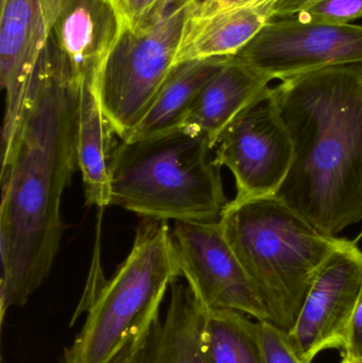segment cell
Here are the masks:
<instances>
[{
	"instance_id": "obj_23",
	"label": "cell",
	"mask_w": 362,
	"mask_h": 363,
	"mask_svg": "<svg viewBox=\"0 0 362 363\" xmlns=\"http://www.w3.org/2000/svg\"><path fill=\"white\" fill-rule=\"evenodd\" d=\"M317 1H319V0H273L272 21L290 18L306 6H310V4Z\"/></svg>"
},
{
	"instance_id": "obj_10",
	"label": "cell",
	"mask_w": 362,
	"mask_h": 363,
	"mask_svg": "<svg viewBox=\"0 0 362 363\" xmlns=\"http://www.w3.org/2000/svg\"><path fill=\"white\" fill-rule=\"evenodd\" d=\"M361 290L362 250L348 239L321 267L288 334L305 362L327 350L342 351Z\"/></svg>"
},
{
	"instance_id": "obj_19",
	"label": "cell",
	"mask_w": 362,
	"mask_h": 363,
	"mask_svg": "<svg viewBox=\"0 0 362 363\" xmlns=\"http://www.w3.org/2000/svg\"><path fill=\"white\" fill-rule=\"evenodd\" d=\"M290 18L350 23L355 19L362 18V0H319Z\"/></svg>"
},
{
	"instance_id": "obj_5",
	"label": "cell",
	"mask_w": 362,
	"mask_h": 363,
	"mask_svg": "<svg viewBox=\"0 0 362 363\" xmlns=\"http://www.w3.org/2000/svg\"><path fill=\"white\" fill-rule=\"evenodd\" d=\"M215 145L182 127L120 140L111 160L110 206L144 218L216 221L227 206Z\"/></svg>"
},
{
	"instance_id": "obj_16",
	"label": "cell",
	"mask_w": 362,
	"mask_h": 363,
	"mask_svg": "<svg viewBox=\"0 0 362 363\" xmlns=\"http://www.w3.org/2000/svg\"><path fill=\"white\" fill-rule=\"evenodd\" d=\"M206 317L208 309L178 279L170 287L165 315L142 349L125 363H205L202 340Z\"/></svg>"
},
{
	"instance_id": "obj_24",
	"label": "cell",
	"mask_w": 362,
	"mask_h": 363,
	"mask_svg": "<svg viewBox=\"0 0 362 363\" xmlns=\"http://www.w3.org/2000/svg\"><path fill=\"white\" fill-rule=\"evenodd\" d=\"M341 363H356V362H349V360L344 359V358H342Z\"/></svg>"
},
{
	"instance_id": "obj_9",
	"label": "cell",
	"mask_w": 362,
	"mask_h": 363,
	"mask_svg": "<svg viewBox=\"0 0 362 363\" xmlns=\"http://www.w3.org/2000/svg\"><path fill=\"white\" fill-rule=\"evenodd\" d=\"M235 57L281 81L329 66L362 63V26L272 21Z\"/></svg>"
},
{
	"instance_id": "obj_20",
	"label": "cell",
	"mask_w": 362,
	"mask_h": 363,
	"mask_svg": "<svg viewBox=\"0 0 362 363\" xmlns=\"http://www.w3.org/2000/svg\"><path fill=\"white\" fill-rule=\"evenodd\" d=\"M259 322L266 363H308L297 353L288 334L269 322Z\"/></svg>"
},
{
	"instance_id": "obj_12",
	"label": "cell",
	"mask_w": 362,
	"mask_h": 363,
	"mask_svg": "<svg viewBox=\"0 0 362 363\" xmlns=\"http://www.w3.org/2000/svg\"><path fill=\"white\" fill-rule=\"evenodd\" d=\"M47 45L42 0H1L0 83L6 94L2 150L18 128Z\"/></svg>"
},
{
	"instance_id": "obj_3",
	"label": "cell",
	"mask_w": 362,
	"mask_h": 363,
	"mask_svg": "<svg viewBox=\"0 0 362 363\" xmlns=\"http://www.w3.org/2000/svg\"><path fill=\"white\" fill-rule=\"evenodd\" d=\"M181 277L166 220L144 218L133 247L111 279H94L74 315L86 319L60 363H125L161 320L167 290Z\"/></svg>"
},
{
	"instance_id": "obj_14",
	"label": "cell",
	"mask_w": 362,
	"mask_h": 363,
	"mask_svg": "<svg viewBox=\"0 0 362 363\" xmlns=\"http://www.w3.org/2000/svg\"><path fill=\"white\" fill-rule=\"evenodd\" d=\"M272 79L237 57H229L193 102L183 127L208 136L216 147L227 125L269 89Z\"/></svg>"
},
{
	"instance_id": "obj_4",
	"label": "cell",
	"mask_w": 362,
	"mask_h": 363,
	"mask_svg": "<svg viewBox=\"0 0 362 363\" xmlns=\"http://www.w3.org/2000/svg\"><path fill=\"white\" fill-rule=\"evenodd\" d=\"M219 221L267 322L289 334L321 267L348 239L322 232L274 196L235 198Z\"/></svg>"
},
{
	"instance_id": "obj_22",
	"label": "cell",
	"mask_w": 362,
	"mask_h": 363,
	"mask_svg": "<svg viewBox=\"0 0 362 363\" xmlns=\"http://www.w3.org/2000/svg\"><path fill=\"white\" fill-rule=\"evenodd\" d=\"M342 358L349 362L362 363V290L349 325Z\"/></svg>"
},
{
	"instance_id": "obj_8",
	"label": "cell",
	"mask_w": 362,
	"mask_h": 363,
	"mask_svg": "<svg viewBox=\"0 0 362 363\" xmlns=\"http://www.w3.org/2000/svg\"><path fill=\"white\" fill-rule=\"evenodd\" d=\"M181 277L208 311L232 309L257 321L267 315L220 221H176L171 230Z\"/></svg>"
},
{
	"instance_id": "obj_21",
	"label": "cell",
	"mask_w": 362,
	"mask_h": 363,
	"mask_svg": "<svg viewBox=\"0 0 362 363\" xmlns=\"http://www.w3.org/2000/svg\"><path fill=\"white\" fill-rule=\"evenodd\" d=\"M125 30H135L165 12L176 0H117ZM123 31V32H125Z\"/></svg>"
},
{
	"instance_id": "obj_6",
	"label": "cell",
	"mask_w": 362,
	"mask_h": 363,
	"mask_svg": "<svg viewBox=\"0 0 362 363\" xmlns=\"http://www.w3.org/2000/svg\"><path fill=\"white\" fill-rule=\"evenodd\" d=\"M195 0H176L135 30H125L99 83L104 114L119 140L137 127L174 69L185 18Z\"/></svg>"
},
{
	"instance_id": "obj_13",
	"label": "cell",
	"mask_w": 362,
	"mask_h": 363,
	"mask_svg": "<svg viewBox=\"0 0 362 363\" xmlns=\"http://www.w3.org/2000/svg\"><path fill=\"white\" fill-rule=\"evenodd\" d=\"M196 1L183 25L174 67L198 60L234 57L272 21V0L204 13L196 10Z\"/></svg>"
},
{
	"instance_id": "obj_2",
	"label": "cell",
	"mask_w": 362,
	"mask_h": 363,
	"mask_svg": "<svg viewBox=\"0 0 362 363\" xmlns=\"http://www.w3.org/2000/svg\"><path fill=\"white\" fill-rule=\"evenodd\" d=\"M272 91L293 147L274 196L337 236L362 220V63L304 72Z\"/></svg>"
},
{
	"instance_id": "obj_1",
	"label": "cell",
	"mask_w": 362,
	"mask_h": 363,
	"mask_svg": "<svg viewBox=\"0 0 362 363\" xmlns=\"http://www.w3.org/2000/svg\"><path fill=\"white\" fill-rule=\"evenodd\" d=\"M78 79L45 48L18 128L2 150L0 315L46 281L63 236L61 203L78 164Z\"/></svg>"
},
{
	"instance_id": "obj_15",
	"label": "cell",
	"mask_w": 362,
	"mask_h": 363,
	"mask_svg": "<svg viewBox=\"0 0 362 363\" xmlns=\"http://www.w3.org/2000/svg\"><path fill=\"white\" fill-rule=\"evenodd\" d=\"M100 98L99 81L85 78L79 82L77 150L79 169L89 206H110L111 160L117 144Z\"/></svg>"
},
{
	"instance_id": "obj_7",
	"label": "cell",
	"mask_w": 362,
	"mask_h": 363,
	"mask_svg": "<svg viewBox=\"0 0 362 363\" xmlns=\"http://www.w3.org/2000/svg\"><path fill=\"white\" fill-rule=\"evenodd\" d=\"M215 155L217 163L235 178L236 199L276 196L290 169L293 147L272 87L221 132Z\"/></svg>"
},
{
	"instance_id": "obj_11",
	"label": "cell",
	"mask_w": 362,
	"mask_h": 363,
	"mask_svg": "<svg viewBox=\"0 0 362 363\" xmlns=\"http://www.w3.org/2000/svg\"><path fill=\"white\" fill-rule=\"evenodd\" d=\"M46 50L79 81L101 79L125 31L117 0H42Z\"/></svg>"
},
{
	"instance_id": "obj_18",
	"label": "cell",
	"mask_w": 362,
	"mask_h": 363,
	"mask_svg": "<svg viewBox=\"0 0 362 363\" xmlns=\"http://www.w3.org/2000/svg\"><path fill=\"white\" fill-rule=\"evenodd\" d=\"M202 347L205 363H266L261 322L240 311H208Z\"/></svg>"
},
{
	"instance_id": "obj_17",
	"label": "cell",
	"mask_w": 362,
	"mask_h": 363,
	"mask_svg": "<svg viewBox=\"0 0 362 363\" xmlns=\"http://www.w3.org/2000/svg\"><path fill=\"white\" fill-rule=\"evenodd\" d=\"M229 57L180 64L172 69L137 127L123 140H135L183 127L198 95Z\"/></svg>"
}]
</instances>
